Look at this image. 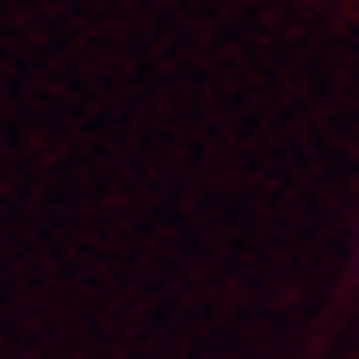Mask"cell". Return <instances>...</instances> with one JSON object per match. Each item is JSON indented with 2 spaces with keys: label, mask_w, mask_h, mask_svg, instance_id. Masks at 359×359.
<instances>
[{
  "label": "cell",
  "mask_w": 359,
  "mask_h": 359,
  "mask_svg": "<svg viewBox=\"0 0 359 359\" xmlns=\"http://www.w3.org/2000/svg\"><path fill=\"white\" fill-rule=\"evenodd\" d=\"M353 266H359V260H353Z\"/></svg>",
  "instance_id": "6da1fadb"
}]
</instances>
